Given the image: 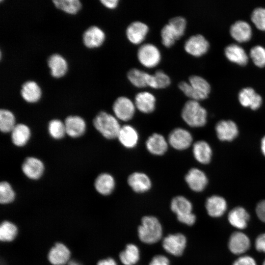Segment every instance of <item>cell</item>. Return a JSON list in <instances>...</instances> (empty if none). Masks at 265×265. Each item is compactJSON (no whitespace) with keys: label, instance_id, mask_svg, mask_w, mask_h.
I'll use <instances>...</instances> for the list:
<instances>
[{"label":"cell","instance_id":"6da1fadb","mask_svg":"<svg viewBox=\"0 0 265 265\" xmlns=\"http://www.w3.org/2000/svg\"><path fill=\"white\" fill-rule=\"evenodd\" d=\"M189 82L181 81L178 87L190 100L199 101L207 99L211 91L209 83L203 78L192 75L189 77Z\"/></svg>","mask_w":265,"mask_h":265},{"label":"cell","instance_id":"7a4b0ae2","mask_svg":"<svg viewBox=\"0 0 265 265\" xmlns=\"http://www.w3.org/2000/svg\"><path fill=\"white\" fill-rule=\"evenodd\" d=\"M139 239L146 244L159 241L162 235V228L159 219L154 216H145L141 219L137 229Z\"/></svg>","mask_w":265,"mask_h":265},{"label":"cell","instance_id":"3957f363","mask_svg":"<svg viewBox=\"0 0 265 265\" xmlns=\"http://www.w3.org/2000/svg\"><path fill=\"white\" fill-rule=\"evenodd\" d=\"M181 116L183 120L191 127H201L207 123V111L196 101L189 100L185 104L182 110Z\"/></svg>","mask_w":265,"mask_h":265},{"label":"cell","instance_id":"277c9868","mask_svg":"<svg viewBox=\"0 0 265 265\" xmlns=\"http://www.w3.org/2000/svg\"><path fill=\"white\" fill-rule=\"evenodd\" d=\"M93 124L96 129L108 139L117 138L121 127L115 116L105 111H101L96 116Z\"/></svg>","mask_w":265,"mask_h":265},{"label":"cell","instance_id":"5b68a950","mask_svg":"<svg viewBox=\"0 0 265 265\" xmlns=\"http://www.w3.org/2000/svg\"><path fill=\"white\" fill-rule=\"evenodd\" d=\"M137 56L140 64L148 68L155 67L161 60L159 49L151 43L142 45L138 49Z\"/></svg>","mask_w":265,"mask_h":265},{"label":"cell","instance_id":"8992f818","mask_svg":"<svg viewBox=\"0 0 265 265\" xmlns=\"http://www.w3.org/2000/svg\"><path fill=\"white\" fill-rule=\"evenodd\" d=\"M135 108L134 103L125 96L117 98L112 106L115 116L123 121L130 120L134 114Z\"/></svg>","mask_w":265,"mask_h":265},{"label":"cell","instance_id":"52a82bcc","mask_svg":"<svg viewBox=\"0 0 265 265\" xmlns=\"http://www.w3.org/2000/svg\"><path fill=\"white\" fill-rule=\"evenodd\" d=\"M186 245V237L181 233L168 235L162 241L163 249L169 254L177 257L183 254Z\"/></svg>","mask_w":265,"mask_h":265},{"label":"cell","instance_id":"ba28073f","mask_svg":"<svg viewBox=\"0 0 265 265\" xmlns=\"http://www.w3.org/2000/svg\"><path fill=\"white\" fill-rule=\"evenodd\" d=\"M193 138L186 129L177 128L173 130L168 137V144L177 150H186L191 145Z\"/></svg>","mask_w":265,"mask_h":265},{"label":"cell","instance_id":"9c48e42d","mask_svg":"<svg viewBox=\"0 0 265 265\" xmlns=\"http://www.w3.org/2000/svg\"><path fill=\"white\" fill-rule=\"evenodd\" d=\"M210 47L209 43L201 34H196L190 36L185 42L184 49L188 54L200 57L207 53Z\"/></svg>","mask_w":265,"mask_h":265},{"label":"cell","instance_id":"30bf717a","mask_svg":"<svg viewBox=\"0 0 265 265\" xmlns=\"http://www.w3.org/2000/svg\"><path fill=\"white\" fill-rule=\"evenodd\" d=\"M185 179L189 188L195 192L203 191L208 182L205 173L197 168H191L186 175Z\"/></svg>","mask_w":265,"mask_h":265},{"label":"cell","instance_id":"8fae6325","mask_svg":"<svg viewBox=\"0 0 265 265\" xmlns=\"http://www.w3.org/2000/svg\"><path fill=\"white\" fill-rule=\"evenodd\" d=\"M148 32L149 27L146 24L140 21H134L128 26L126 34L130 42L138 45L144 40Z\"/></svg>","mask_w":265,"mask_h":265},{"label":"cell","instance_id":"7c38bea8","mask_svg":"<svg viewBox=\"0 0 265 265\" xmlns=\"http://www.w3.org/2000/svg\"><path fill=\"white\" fill-rule=\"evenodd\" d=\"M105 39L106 35L104 31L95 26L89 27L82 35L84 45L90 49L100 47L104 42Z\"/></svg>","mask_w":265,"mask_h":265},{"label":"cell","instance_id":"4fadbf2b","mask_svg":"<svg viewBox=\"0 0 265 265\" xmlns=\"http://www.w3.org/2000/svg\"><path fill=\"white\" fill-rule=\"evenodd\" d=\"M238 99L241 106L254 110L259 109L263 102L261 95L250 87L242 88L238 93Z\"/></svg>","mask_w":265,"mask_h":265},{"label":"cell","instance_id":"5bb4252c","mask_svg":"<svg viewBox=\"0 0 265 265\" xmlns=\"http://www.w3.org/2000/svg\"><path fill=\"white\" fill-rule=\"evenodd\" d=\"M250 247V239L244 233L235 232L231 235L228 241V247L232 253L242 254L247 251Z\"/></svg>","mask_w":265,"mask_h":265},{"label":"cell","instance_id":"9a60e30c","mask_svg":"<svg viewBox=\"0 0 265 265\" xmlns=\"http://www.w3.org/2000/svg\"><path fill=\"white\" fill-rule=\"evenodd\" d=\"M215 131L218 139L221 141H231L238 133L236 124L231 120H221L215 126Z\"/></svg>","mask_w":265,"mask_h":265},{"label":"cell","instance_id":"2e32d148","mask_svg":"<svg viewBox=\"0 0 265 265\" xmlns=\"http://www.w3.org/2000/svg\"><path fill=\"white\" fill-rule=\"evenodd\" d=\"M230 33L231 37L238 42L244 43L251 39L252 30L248 23L239 20L231 26Z\"/></svg>","mask_w":265,"mask_h":265},{"label":"cell","instance_id":"e0dca14e","mask_svg":"<svg viewBox=\"0 0 265 265\" xmlns=\"http://www.w3.org/2000/svg\"><path fill=\"white\" fill-rule=\"evenodd\" d=\"M128 184L136 193H144L151 187L152 183L150 178L142 172H136L131 174L128 178Z\"/></svg>","mask_w":265,"mask_h":265},{"label":"cell","instance_id":"ac0fdd59","mask_svg":"<svg viewBox=\"0 0 265 265\" xmlns=\"http://www.w3.org/2000/svg\"><path fill=\"white\" fill-rule=\"evenodd\" d=\"M22 169L27 177L30 179L37 180L42 175L44 166L39 159L34 157H28L24 160Z\"/></svg>","mask_w":265,"mask_h":265},{"label":"cell","instance_id":"d6986e66","mask_svg":"<svg viewBox=\"0 0 265 265\" xmlns=\"http://www.w3.org/2000/svg\"><path fill=\"white\" fill-rule=\"evenodd\" d=\"M66 133L74 138L81 136L86 130V123L80 116L74 115L68 116L65 120Z\"/></svg>","mask_w":265,"mask_h":265},{"label":"cell","instance_id":"ffe728a7","mask_svg":"<svg viewBox=\"0 0 265 265\" xmlns=\"http://www.w3.org/2000/svg\"><path fill=\"white\" fill-rule=\"evenodd\" d=\"M146 147L152 154L156 156L163 155L168 149V141L159 133H154L146 141Z\"/></svg>","mask_w":265,"mask_h":265},{"label":"cell","instance_id":"44dd1931","mask_svg":"<svg viewBox=\"0 0 265 265\" xmlns=\"http://www.w3.org/2000/svg\"><path fill=\"white\" fill-rule=\"evenodd\" d=\"M205 207L210 216L219 217L225 212L227 204L223 197L218 195H212L207 199Z\"/></svg>","mask_w":265,"mask_h":265},{"label":"cell","instance_id":"7402d4cb","mask_svg":"<svg viewBox=\"0 0 265 265\" xmlns=\"http://www.w3.org/2000/svg\"><path fill=\"white\" fill-rule=\"evenodd\" d=\"M156 98L152 93L143 91L136 94L134 99L136 108L144 113L152 112L156 107Z\"/></svg>","mask_w":265,"mask_h":265},{"label":"cell","instance_id":"603a6c76","mask_svg":"<svg viewBox=\"0 0 265 265\" xmlns=\"http://www.w3.org/2000/svg\"><path fill=\"white\" fill-rule=\"evenodd\" d=\"M117 138L123 146L131 149L136 146L139 136L134 127L130 125H125L121 127Z\"/></svg>","mask_w":265,"mask_h":265},{"label":"cell","instance_id":"cb8c5ba5","mask_svg":"<svg viewBox=\"0 0 265 265\" xmlns=\"http://www.w3.org/2000/svg\"><path fill=\"white\" fill-rule=\"evenodd\" d=\"M224 54L230 61L238 65L244 66L248 63V56L245 51L238 44L228 45L225 48Z\"/></svg>","mask_w":265,"mask_h":265},{"label":"cell","instance_id":"d4e9b609","mask_svg":"<svg viewBox=\"0 0 265 265\" xmlns=\"http://www.w3.org/2000/svg\"><path fill=\"white\" fill-rule=\"evenodd\" d=\"M47 63L51 75L59 78L65 75L68 69L66 59L60 54L54 53L48 58Z\"/></svg>","mask_w":265,"mask_h":265},{"label":"cell","instance_id":"484cf974","mask_svg":"<svg viewBox=\"0 0 265 265\" xmlns=\"http://www.w3.org/2000/svg\"><path fill=\"white\" fill-rule=\"evenodd\" d=\"M250 215L243 207H237L229 213L228 219L230 224L238 229H244L247 226Z\"/></svg>","mask_w":265,"mask_h":265},{"label":"cell","instance_id":"4316f807","mask_svg":"<svg viewBox=\"0 0 265 265\" xmlns=\"http://www.w3.org/2000/svg\"><path fill=\"white\" fill-rule=\"evenodd\" d=\"M20 94L25 101L33 103L40 100L42 92L40 86L35 81L28 80L22 84Z\"/></svg>","mask_w":265,"mask_h":265},{"label":"cell","instance_id":"83f0119b","mask_svg":"<svg viewBox=\"0 0 265 265\" xmlns=\"http://www.w3.org/2000/svg\"><path fill=\"white\" fill-rule=\"evenodd\" d=\"M70 252L63 244L57 243L50 250L48 259L53 265H63L69 260Z\"/></svg>","mask_w":265,"mask_h":265},{"label":"cell","instance_id":"f1b7e54d","mask_svg":"<svg viewBox=\"0 0 265 265\" xmlns=\"http://www.w3.org/2000/svg\"><path fill=\"white\" fill-rule=\"evenodd\" d=\"M193 154L195 159L202 164L209 163L212 159V150L205 141L200 140L193 145Z\"/></svg>","mask_w":265,"mask_h":265},{"label":"cell","instance_id":"f546056e","mask_svg":"<svg viewBox=\"0 0 265 265\" xmlns=\"http://www.w3.org/2000/svg\"><path fill=\"white\" fill-rule=\"evenodd\" d=\"M115 186L114 178L108 173L99 175L95 180L94 186L96 190L104 195H108L113 191Z\"/></svg>","mask_w":265,"mask_h":265},{"label":"cell","instance_id":"4dcf8cb0","mask_svg":"<svg viewBox=\"0 0 265 265\" xmlns=\"http://www.w3.org/2000/svg\"><path fill=\"white\" fill-rule=\"evenodd\" d=\"M30 134V130L27 126L24 124H18L11 131V140L15 145L23 146L28 142Z\"/></svg>","mask_w":265,"mask_h":265},{"label":"cell","instance_id":"1f68e13d","mask_svg":"<svg viewBox=\"0 0 265 265\" xmlns=\"http://www.w3.org/2000/svg\"><path fill=\"white\" fill-rule=\"evenodd\" d=\"M151 74L137 68L130 70L127 73V78L130 82L138 88L149 86Z\"/></svg>","mask_w":265,"mask_h":265},{"label":"cell","instance_id":"d6a6232c","mask_svg":"<svg viewBox=\"0 0 265 265\" xmlns=\"http://www.w3.org/2000/svg\"><path fill=\"white\" fill-rule=\"evenodd\" d=\"M170 208L177 216L191 213L192 211L191 203L183 196L174 197L171 202Z\"/></svg>","mask_w":265,"mask_h":265},{"label":"cell","instance_id":"836d02e7","mask_svg":"<svg viewBox=\"0 0 265 265\" xmlns=\"http://www.w3.org/2000/svg\"><path fill=\"white\" fill-rule=\"evenodd\" d=\"M120 261L124 265H134L140 258L138 247L134 244H128L119 254Z\"/></svg>","mask_w":265,"mask_h":265},{"label":"cell","instance_id":"e575fe53","mask_svg":"<svg viewBox=\"0 0 265 265\" xmlns=\"http://www.w3.org/2000/svg\"><path fill=\"white\" fill-rule=\"evenodd\" d=\"M52 1L56 8L69 14L77 13L81 7L79 0H53Z\"/></svg>","mask_w":265,"mask_h":265},{"label":"cell","instance_id":"d590c367","mask_svg":"<svg viewBox=\"0 0 265 265\" xmlns=\"http://www.w3.org/2000/svg\"><path fill=\"white\" fill-rule=\"evenodd\" d=\"M15 122V117L11 111L7 109H0V129L2 132H11L16 125Z\"/></svg>","mask_w":265,"mask_h":265},{"label":"cell","instance_id":"8d00e7d4","mask_svg":"<svg viewBox=\"0 0 265 265\" xmlns=\"http://www.w3.org/2000/svg\"><path fill=\"white\" fill-rule=\"evenodd\" d=\"M162 44L167 48H170L179 39L178 36L172 26L168 24L164 25L160 32Z\"/></svg>","mask_w":265,"mask_h":265},{"label":"cell","instance_id":"74e56055","mask_svg":"<svg viewBox=\"0 0 265 265\" xmlns=\"http://www.w3.org/2000/svg\"><path fill=\"white\" fill-rule=\"evenodd\" d=\"M17 228L13 223L4 221L0 227V239L2 241L13 240L17 234Z\"/></svg>","mask_w":265,"mask_h":265},{"label":"cell","instance_id":"f35d334b","mask_svg":"<svg viewBox=\"0 0 265 265\" xmlns=\"http://www.w3.org/2000/svg\"><path fill=\"white\" fill-rule=\"evenodd\" d=\"M48 132L50 135L54 139L62 138L66 133L64 123L58 119H53L48 125Z\"/></svg>","mask_w":265,"mask_h":265},{"label":"cell","instance_id":"ab89813d","mask_svg":"<svg viewBox=\"0 0 265 265\" xmlns=\"http://www.w3.org/2000/svg\"><path fill=\"white\" fill-rule=\"evenodd\" d=\"M249 55L254 64L259 68L265 67V48L261 46L253 47L249 53Z\"/></svg>","mask_w":265,"mask_h":265},{"label":"cell","instance_id":"60d3db41","mask_svg":"<svg viewBox=\"0 0 265 265\" xmlns=\"http://www.w3.org/2000/svg\"><path fill=\"white\" fill-rule=\"evenodd\" d=\"M15 197V192L11 185L7 182L0 184V202L1 204H7L12 202Z\"/></svg>","mask_w":265,"mask_h":265},{"label":"cell","instance_id":"b9f144b4","mask_svg":"<svg viewBox=\"0 0 265 265\" xmlns=\"http://www.w3.org/2000/svg\"><path fill=\"white\" fill-rule=\"evenodd\" d=\"M251 19L258 29L265 31V8H255L251 15Z\"/></svg>","mask_w":265,"mask_h":265},{"label":"cell","instance_id":"7bdbcfd3","mask_svg":"<svg viewBox=\"0 0 265 265\" xmlns=\"http://www.w3.org/2000/svg\"><path fill=\"white\" fill-rule=\"evenodd\" d=\"M168 24L174 29L179 39L184 35L186 27V21L184 17H174L169 20Z\"/></svg>","mask_w":265,"mask_h":265},{"label":"cell","instance_id":"ee69618b","mask_svg":"<svg viewBox=\"0 0 265 265\" xmlns=\"http://www.w3.org/2000/svg\"><path fill=\"white\" fill-rule=\"evenodd\" d=\"M154 78V89H163L169 86L171 83L169 77L162 70H159L153 74Z\"/></svg>","mask_w":265,"mask_h":265},{"label":"cell","instance_id":"f6af8a7d","mask_svg":"<svg viewBox=\"0 0 265 265\" xmlns=\"http://www.w3.org/2000/svg\"><path fill=\"white\" fill-rule=\"evenodd\" d=\"M177 219L181 223L188 226L193 225L196 221V216L192 212L177 216Z\"/></svg>","mask_w":265,"mask_h":265},{"label":"cell","instance_id":"bcb514c9","mask_svg":"<svg viewBox=\"0 0 265 265\" xmlns=\"http://www.w3.org/2000/svg\"><path fill=\"white\" fill-rule=\"evenodd\" d=\"M232 265H257V264L252 257L242 256L235 260Z\"/></svg>","mask_w":265,"mask_h":265},{"label":"cell","instance_id":"7dc6e473","mask_svg":"<svg viewBox=\"0 0 265 265\" xmlns=\"http://www.w3.org/2000/svg\"><path fill=\"white\" fill-rule=\"evenodd\" d=\"M149 265H170L168 258L162 255L154 256Z\"/></svg>","mask_w":265,"mask_h":265},{"label":"cell","instance_id":"c3c4849f","mask_svg":"<svg viewBox=\"0 0 265 265\" xmlns=\"http://www.w3.org/2000/svg\"><path fill=\"white\" fill-rule=\"evenodd\" d=\"M256 212L260 220L265 223V200L261 201L257 204Z\"/></svg>","mask_w":265,"mask_h":265},{"label":"cell","instance_id":"681fc988","mask_svg":"<svg viewBox=\"0 0 265 265\" xmlns=\"http://www.w3.org/2000/svg\"><path fill=\"white\" fill-rule=\"evenodd\" d=\"M255 245L258 251L265 253V233L258 236L255 240Z\"/></svg>","mask_w":265,"mask_h":265},{"label":"cell","instance_id":"f907efd6","mask_svg":"<svg viewBox=\"0 0 265 265\" xmlns=\"http://www.w3.org/2000/svg\"><path fill=\"white\" fill-rule=\"evenodd\" d=\"M118 0H101L100 2L106 7L113 9L116 8L119 3Z\"/></svg>","mask_w":265,"mask_h":265},{"label":"cell","instance_id":"816d5d0a","mask_svg":"<svg viewBox=\"0 0 265 265\" xmlns=\"http://www.w3.org/2000/svg\"><path fill=\"white\" fill-rule=\"evenodd\" d=\"M97 265H117V264L114 259L109 258L100 261Z\"/></svg>","mask_w":265,"mask_h":265},{"label":"cell","instance_id":"f5cc1de1","mask_svg":"<svg viewBox=\"0 0 265 265\" xmlns=\"http://www.w3.org/2000/svg\"><path fill=\"white\" fill-rule=\"evenodd\" d=\"M261 148L263 154L265 156V136L261 140Z\"/></svg>","mask_w":265,"mask_h":265},{"label":"cell","instance_id":"db71d44e","mask_svg":"<svg viewBox=\"0 0 265 265\" xmlns=\"http://www.w3.org/2000/svg\"><path fill=\"white\" fill-rule=\"evenodd\" d=\"M69 265H80L76 262L71 261L69 262Z\"/></svg>","mask_w":265,"mask_h":265},{"label":"cell","instance_id":"11a10c76","mask_svg":"<svg viewBox=\"0 0 265 265\" xmlns=\"http://www.w3.org/2000/svg\"><path fill=\"white\" fill-rule=\"evenodd\" d=\"M262 265H265V260L264 261Z\"/></svg>","mask_w":265,"mask_h":265}]
</instances>
